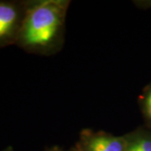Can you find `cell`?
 <instances>
[{
  "label": "cell",
  "mask_w": 151,
  "mask_h": 151,
  "mask_svg": "<svg viewBox=\"0 0 151 151\" xmlns=\"http://www.w3.org/2000/svg\"><path fill=\"white\" fill-rule=\"evenodd\" d=\"M124 135L118 136L102 130H81L74 151H125Z\"/></svg>",
  "instance_id": "cell-3"
},
{
  "label": "cell",
  "mask_w": 151,
  "mask_h": 151,
  "mask_svg": "<svg viewBox=\"0 0 151 151\" xmlns=\"http://www.w3.org/2000/svg\"><path fill=\"white\" fill-rule=\"evenodd\" d=\"M126 139L125 151H151V136L135 131L124 135Z\"/></svg>",
  "instance_id": "cell-4"
},
{
  "label": "cell",
  "mask_w": 151,
  "mask_h": 151,
  "mask_svg": "<svg viewBox=\"0 0 151 151\" xmlns=\"http://www.w3.org/2000/svg\"><path fill=\"white\" fill-rule=\"evenodd\" d=\"M47 151H61L60 150H58L57 148H53V149H51V150H48Z\"/></svg>",
  "instance_id": "cell-7"
},
{
  "label": "cell",
  "mask_w": 151,
  "mask_h": 151,
  "mask_svg": "<svg viewBox=\"0 0 151 151\" xmlns=\"http://www.w3.org/2000/svg\"><path fill=\"white\" fill-rule=\"evenodd\" d=\"M67 0H29L16 45L30 54L52 55L64 44Z\"/></svg>",
  "instance_id": "cell-1"
},
{
  "label": "cell",
  "mask_w": 151,
  "mask_h": 151,
  "mask_svg": "<svg viewBox=\"0 0 151 151\" xmlns=\"http://www.w3.org/2000/svg\"><path fill=\"white\" fill-rule=\"evenodd\" d=\"M143 106H144V112L145 113L146 117L151 121V87L148 90L145 96L144 97Z\"/></svg>",
  "instance_id": "cell-5"
},
{
  "label": "cell",
  "mask_w": 151,
  "mask_h": 151,
  "mask_svg": "<svg viewBox=\"0 0 151 151\" xmlns=\"http://www.w3.org/2000/svg\"><path fill=\"white\" fill-rule=\"evenodd\" d=\"M28 1L0 0V48L16 45Z\"/></svg>",
  "instance_id": "cell-2"
},
{
  "label": "cell",
  "mask_w": 151,
  "mask_h": 151,
  "mask_svg": "<svg viewBox=\"0 0 151 151\" xmlns=\"http://www.w3.org/2000/svg\"><path fill=\"white\" fill-rule=\"evenodd\" d=\"M1 151H14V147L13 146H7L6 148H4V150H2Z\"/></svg>",
  "instance_id": "cell-6"
}]
</instances>
